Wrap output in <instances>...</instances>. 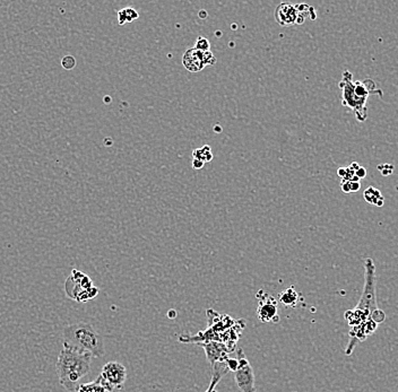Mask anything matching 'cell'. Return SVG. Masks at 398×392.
Returning <instances> with one entry per match:
<instances>
[{
  "label": "cell",
  "mask_w": 398,
  "mask_h": 392,
  "mask_svg": "<svg viewBox=\"0 0 398 392\" xmlns=\"http://www.w3.org/2000/svg\"><path fill=\"white\" fill-rule=\"evenodd\" d=\"M208 318V328L200 331L195 336L182 335L179 337L181 342H205V341H221L229 347L231 351L235 350V345L240 338V335L245 329V320H234L226 314H220L212 309L207 310Z\"/></svg>",
  "instance_id": "1"
},
{
  "label": "cell",
  "mask_w": 398,
  "mask_h": 392,
  "mask_svg": "<svg viewBox=\"0 0 398 392\" xmlns=\"http://www.w3.org/2000/svg\"><path fill=\"white\" fill-rule=\"evenodd\" d=\"M182 63H184L186 69L190 72H198L205 68L201 59V51H198L195 48H192V49L185 52Z\"/></svg>",
  "instance_id": "12"
},
{
  "label": "cell",
  "mask_w": 398,
  "mask_h": 392,
  "mask_svg": "<svg viewBox=\"0 0 398 392\" xmlns=\"http://www.w3.org/2000/svg\"><path fill=\"white\" fill-rule=\"evenodd\" d=\"M275 18L279 25L287 26L293 25L298 18V11L295 6L290 2H282L275 10Z\"/></svg>",
  "instance_id": "11"
},
{
  "label": "cell",
  "mask_w": 398,
  "mask_h": 392,
  "mask_svg": "<svg viewBox=\"0 0 398 392\" xmlns=\"http://www.w3.org/2000/svg\"><path fill=\"white\" fill-rule=\"evenodd\" d=\"M201 59H202V63H204V66H213V64L216 62V58H215V56L213 55L212 51H206V52H201Z\"/></svg>",
  "instance_id": "22"
},
{
  "label": "cell",
  "mask_w": 398,
  "mask_h": 392,
  "mask_svg": "<svg viewBox=\"0 0 398 392\" xmlns=\"http://www.w3.org/2000/svg\"><path fill=\"white\" fill-rule=\"evenodd\" d=\"M77 391L78 392H109L107 390V388H105L102 385V382H101L100 377L97 378L94 382L85 383V385H79Z\"/></svg>",
  "instance_id": "17"
},
{
  "label": "cell",
  "mask_w": 398,
  "mask_h": 392,
  "mask_svg": "<svg viewBox=\"0 0 398 392\" xmlns=\"http://www.w3.org/2000/svg\"><path fill=\"white\" fill-rule=\"evenodd\" d=\"M340 188L345 193H353L359 191L361 188V182L360 181H342Z\"/></svg>",
  "instance_id": "19"
},
{
  "label": "cell",
  "mask_w": 398,
  "mask_h": 392,
  "mask_svg": "<svg viewBox=\"0 0 398 392\" xmlns=\"http://www.w3.org/2000/svg\"><path fill=\"white\" fill-rule=\"evenodd\" d=\"M226 361L224 363H216V364L212 365V369H213L212 380H210L208 389H207L205 392H217L216 386L220 383L221 379L224 377L227 372H230L229 367H227V364H226Z\"/></svg>",
  "instance_id": "13"
},
{
  "label": "cell",
  "mask_w": 398,
  "mask_h": 392,
  "mask_svg": "<svg viewBox=\"0 0 398 392\" xmlns=\"http://www.w3.org/2000/svg\"><path fill=\"white\" fill-rule=\"evenodd\" d=\"M364 286L359 304L354 310H350L345 313V319L351 326V330H356L364 326L369 321H376L378 325L385 321L386 315L383 311L378 309L376 297V267L371 258H367L364 261Z\"/></svg>",
  "instance_id": "2"
},
{
  "label": "cell",
  "mask_w": 398,
  "mask_h": 392,
  "mask_svg": "<svg viewBox=\"0 0 398 392\" xmlns=\"http://www.w3.org/2000/svg\"><path fill=\"white\" fill-rule=\"evenodd\" d=\"M204 162H201V161H199V160H196V159H194V161H193V167L196 168V169H199V168H201L202 167H204Z\"/></svg>",
  "instance_id": "23"
},
{
  "label": "cell",
  "mask_w": 398,
  "mask_h": 392,
  "mask_svg": "<svg viewBox=\"0 0 398 392\" xmlns=\"http://www.w3.org/2000/svg\"><path fill=\"white\" fill-rule=\"evenodd\" d=\"M197 345L205 350L206 358L210 365L216 364V363H224L229 358V355L232 353L229 347L221 341H205L199 342Z\"/></svg>",
  "instance_id": "10"
},
{
  "label": "cell",
  "mask_w": 398,
  "mask_h": 392,
  "mask_svg": "<svg viewBox=\"0 0 398 392\" xmlns=\"http://www.w3.org/2000/svg\"><path fill=\"white\" fill-rule=\"evenodd\" d=\"M195 49L198 50V51H201V52H206V51H209L210 49V43L208 40L204 36H199L196 41V44H195Z\"/></svg>",
  "instance_id": "20"
},
{
  "label": "cell",
  "mask_w": 398,
  "mask_h": 392,
  "mask_svg": "<svg viewBox=\"0 0 398 392\" xmlns=\"http://www.w3.org/2000/svg\"><path fill=\"white\" fill-rule=\"evenodd\" d=\"M193 157L196 160H199L201 162H210L213 160V154H212V149L208 146V145H205L198 149H195L193 152Z\"/></svg>",
  "instance_id": "18"
},
{
  "label": "cell",
  "mask_w": 398,
  "mask_h": 392,
  "mask_svg": "<svg viewBox=\"0 0 398 392\" xmlns=\"http://www.w3.org/2000/svg\"><path fill=\"white\" fill-rule=\"evenodd\" d=\"M363 196H364V199L371 205L383 206L385 203L384 197H383V195H381V192L379 191V190L373 188V187H370L365 190Z\"/></svg>",
  "instance_id": "15"
},
{
  "label": "cell",
  "mask_w": 398,
  "mask_h": 392,
  "mask_svg": "<svg viewBox=\"0 0 398 392\" xmlns=\"http://www.w3.org/2000/svg\"><path fill=\"white\" fill-rule=\"evenodd\" d=\"M100 379L109 392L115 389L121 390L125 386L126 380H127V370L119 362H109L103 366Z\"/></svg>",
  "instance_id": "8"
},
{
  "label": "cell",
  "mask_w": 398,
  "mask_h": 392,
  "mask_svg": "<svg viewBox=\"0 0 398 392\" xmlns=\"http://www.w3.org/2000/svg\"><path fill=\"white\" fill-rule=\"evenodd\" d=\"M65 292L71 300L84 303L93 300L99 294V289L93 286L91 278L87 275L74 269L65 282Z\"/></svg>",
  "instance_id": "6"
},
{
  "label": "cell",
  "mask_w": 398,
  "mask_h": 392,
  "mask_svg": "<svg viewBox=\"0 0 398 392\" xmlns=\"http://www.w3.org/2000/svg\"><path fill=\"white\" fill-rule=\"evenodd\" d=\"M63 337L64 347L89 354L92 357L104 356L103 338L89 323L76 322L66 326L63 330Z\"/></svg>",
  "instance_id": "5"
},
{
  "label": "cell",
  "mask_w": 398,
  "mask_h": 392,
  "mask_svg": "<svg viewBox=\"0 0 398 392\" xmlns=\"http://www.w3.org/2000/svg\"><path fill=\"white\" fill-rule=\"evenodd\" d=\"M342 92V104L354 113L359 122H364L368 119V100L369 96L378 95L383 98V90L378 86L375 80L367 78L354 80L351 71H343L342 79L338 83Z\"/></svg>",
  "instance_id": "3"
},
{
  "label": "cell",
  "mask_w": 398,
  "mask_h": 392,
  "mask_svg": "<svg viewBox=\"0 0 398 392\" xmlns=\"http://www.w3.org/2000/svg\"><path fill=\"white\" fill-rule=\"evenodd\" d=\"M139 17V14L133 8H124L118 11V22L119 25H125L127 23H132Z\"/></svg>",
  "instance_id": "16"
},
{
  "label": "cell",
  "mask_w": 398,
  "mask_h": 392,
  "mask_svg": "<svg viewBox=\"0 0 398 392\" xmlns=\"http://www.w3.org/2000/svg\"><path fill=\"white\" fill-rule=\"evenodd\" d=\"M278 300L286 308H295L300 302V294L294 287H288L284 292L279 293Z\"/></svg>",
  "instance_id": "14"
},
{
  "label": "cell",
  "mask_w": 398,
  "mask_h": 392,
  "mask_svg": "<svg viewBox=\"0 0 398 392\" xmlns=\"http://www.w3.org/2000/svg\"><path fill=\"white\" fill-rule=\"evenodd\" d=\"M62 66H63L66 70L74 69V68L76 67V59H75V56H70V55L65 56L64 58L62 59Z\"/></svg>",
  "instance_id": "21"
},
{
  "label": "cell",
  "mask_w": 398,
  "mask_h": 392,
  "mask_svg": "<svg viewBox=\"0 0 398 392\" xmlns=\"http://www.w3.org/2000/svg\"><path fill=\"white\" fill-rule=\"evenodd\" d=\"M92 356L69 347H64L56 363L59 382L69 392L77 391L79 381L89 373Z\"/></svg>",
  "instance_id": "4"
},
{
  "label": "cell",
  "mask_w": 398,
  "mask_h": 392,
  "mask_svg": "<svg viewBox=\"0 0 398 392\" xmlns=\"http://www.w3.org/2000/svg\"><path fill=\"white\" fill-rule=\"evenodd\" d=\"M263 296L257 294L258 297V309L257 317L264 323H277L279 321L277 301L266 292L261 290Z\"/></svg>",
  "instance_id": "9"
},
{
  "label": "cell",
  "mask_w": 398,
  "mask_h": 392,
  "mask_svg": "<svg viewBox=\"0 0 398 392\" xmlns=\"http://www.w3.org/2000/svg\"><path fill=\"white\" fill-rule=\"evenodd\" d=\"M237 361L238 367L234 371V379L239 390L241 392H256L255 372L241 348L237 351Z\"/></svg>",
  "instance_id": "7"
}]
</instances>
